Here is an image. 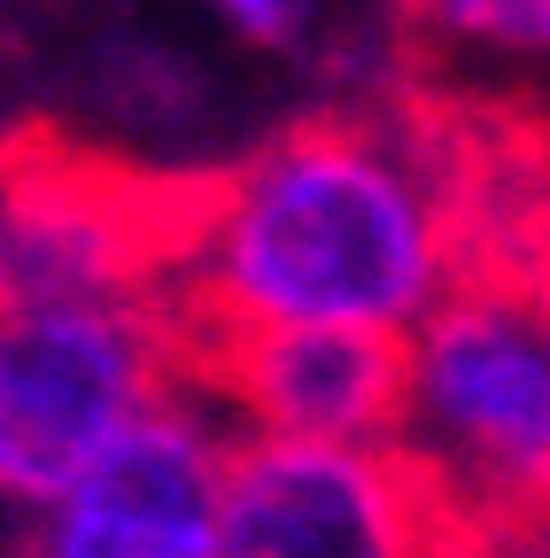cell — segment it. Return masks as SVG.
<instances>
[{"label": "cell", "mask_w": 550, "mask_h": 558, "mask_svg": "<svg viewBox=\"0 0 550 558\" xmlns=\"http://www.w3.org/2000/svg\"><path fill=\"white\" fill-rule=\"evenodd\" d=\"M450 279V202L427 124V70L372 101L280 124L218 179L194 264L156 295L171 326H395Z\"/></svg>", "instance_id": "6da1fadb"}, {"label": "cell", "mask_w": 550, "mask_h": 558, "mask_svg": "<svg viewBox=\"0 0 550 558\" xmlns=\"http://www.w3.org/2000/svg\"><path fill=\"white\" fill-rule=\"evenodd\" d=\"M225 171H156L47 117L0 132V311L156 303L194 264Z\"/></svg>", "instance_id": "7a4b0ae2"}, {"label": "cell", "mask_w": 550, "mask_h": 558, "mask_svg": "<svg viewBox=\"0 0 550 558\" xmlns=\"http://www.w3.org/2000/svg\"><path fill=\"white\" fill-rule=\"evenodd\" d=\"M403 450L427 465L450 535L550 520V311L442 295L411 333Z\"/></svg>", "instance_id": "3957f363"}, {"label": "cell", "mask_w": 550, "mask_h": 558, "mask_svg": "<svg viewBox=\"0 0 550 558\" xmlns=\"http://www.w3.org/2000/svg\"><path fill=\"white\" fill-rule=\"evenodd\" d=\"M171 388L156 303L0 311V488L54 505Z\"/></svg>", "instance_id": "277c9868"}, {"label": "cell", "mask_w": 550, "mask_h": 558, "mask_svg": "<svg viewBox=\"0 0 550 558\" xmlns=\"http://www.w3.org/2000/svg\"><path fill=\"white\" fill-rule=\"evenodd\" d=\"M450 512L403 442L341 450L233 435L218 458L210 558H442Z\"/></svg>", "instance_id": "5b68a950"}, {"label": "cell", "mask_w": 550, "mask_h": 558, "mask_svg": "<svg viewBox=\"0 0 550 558\" xmlns=\"http://www.w3.org/2000/svg\"><path fill=\"white\" fill-rule=\"evenodd\" d=\"M163 318V311H156ZM171 373L210 411L280 442H403L411 333L395 326H171Z\"/></svg>", "instance_id": "8992f818"}, {"label": "cell", "mask_w": 550, "mask_h": 558, "mask_svg": "<svg viewBox=\"0 0 550 558\" xmlns=\"http://www.w3.org/2000/svg\"><path fill=\"white\" fill-rule=\"evenodd\" d=\"M225 442L210 403L171 388L47 505L16 558H210Z\"/></svg>", "instance_id": "52a82bcc"}, {"label": "cell", "mask_w": 550, "mask_h": 558, "mask_svg": "<svg viewBox=\"0 0 550 558\" xmlns=\"http://www.w3.org/2000/svg\"><path fill=\"white\" fill-rule=\"evenodd\" d=\"M419 39L489 47V54H550V0H395Z\"/></svg>", "instance_id": "ba28073f"}, {"label": "cell", "mask_w": 550, "mask_h": 558, "mask_svg": "<svg viewBox=\"0 0 550 558\" xmlns=\"http://www.w3.org/2000/svg\"><path fill=\"white\" fill-rule=\"evenodd\" d=\"M201 9H218L256 47H295L303 39V0H201Z\"/></svg>", "instance_id": "9c48e42d"}, {"label": "cell", "mask_w": 550, "mask_h": 558, "mask_svg": "<svg viewBox=\"0 0 550 558\" xmlns=\"http://www.w3.org/2000/svg\"><path fill=\"white\" fill-rule=\"evenodd\" d=\"M442 558H550V520H535V527H497V535H450Z\"/></svg>", "instance_id": "30bf717a"}]
</instances>
